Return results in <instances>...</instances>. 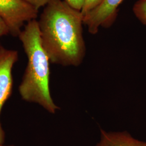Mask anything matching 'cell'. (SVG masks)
<instances>
[{"label":"cell","instance_id":"1","mask_svg":"<svg viewBox=\"0 0 146 146\" xmlns=\"http://www.w3.org/2000/svg\"><path fill=\"white\" fill-rule=\"evenodd\" d=\"M37 21L42 46L50 62L63 66H80L86 52L81 11L64 0H50Z\"/></svg>","mask_w":146,"mask_h":146},{"label":"cell","instance_id":"2","mask_svg":"<svg viewBox=\"0 0 146 146\" xmlns=\"http://www.w3.org/2000/svg\"><path fill=\"white\" fill-rule=\"evenodd\" d=\"M28 63L19 90L24 101L40 105L54 114L59 108L54 103L49 88L50 60L42 46L36 20L27 23L19 35Z\"/></svg>","mask_w":146,"mask_h":146},{"label":"cell","instance_id":"3","mask_svg":"<svg viewBox=\"0 0 146 146\" xmlns=\"http://www.w3.org/2000/svg\"><path fill=\"white\" fill-rule=\"evenodd\" d=\"M38 13V10L22 0H0V17L13 36H19L25 23L35 20Z\"/></svg>","mask_w":146,"mask_h":146},{"label":"cell","instance_id":"4","mask_svg":"<svg viewBox=\"0 0 146 146\" xmlns=\"http://www.w3.org/2000/svg\"><path fill=\"white\" fill-rule=\"evenodd\" d=\"M19 53L0 46V116L5 102L11 96L13 87V68L17 61ZM5 133L0 121V143H5Z\"/></svg>","mask_w":146,"mask_h":146},{"label":"cell","instance_id":"5","mask_svg":"<svg viewBox=\"0 0 146 146\" xmlns=\"http://www.w3.org/2000/svg\"><path fill=\"white\" fill-rule=\"evenodd\" d=\"M124 0H104L98 8L84 17V23L88 31L96 34L100 28H109L117 16L118 8Z\"/></svg>","mask_w":146,"mask_h":146},{"label":"cell","instance_id":"6","mask_svg":"<svg viewBox=\"0 0 146 146\" xmlns=\"http://www.w3.org/2000/svg\"><path fill=\"white\" fill-rule=\"evenodd\" d=\"M95 146H146V142L133 137L126 131H100V139Z\"/></svg>","mask_w":146,"mask_h":146},{"label":"cell","instance_id":"7","mask_svg":"<svg viewBox=\"0 0 146 146\" xmlns=\"http://www.w3.org/2000/svg\"><path fill=\"white\" fill-rule=\"evenodd\" d=\"M133 11L136 17L146 26V0H138L134 3Z\"/></svg>","mask_w":146,"mask_h":146},{"label":"cell","instance_id":"8","mask_svg":"<svg viewBox=\"0 0 146 146\" xmlns=\"http://www.w3.org/2000/svg\"><path fill=\"white\" fill-rule=\"evenodd\" d=\"M104 0H84L81 13L84 17L101 5Z\"/></svg>","mask_w":146,"mask_h":146},{"label":"cell","instance_id":"9","mask_svg":"<svg viewBox=\"0 0 146 146\" xmlns=\"http://www.w3.org/2000/svg\"><path fill=\"white\" fill-rule=\"evenodd\" d=\"M28 3L29 5L34 7L38 11L40 8L43 7H45L50 0H22Z\"/></svg>","mask_w":146,"mask_h":146},{"label":"cell","instance_id":"10","mask_svg":"<svg viewBox=\"0 0 146 146\" xmlns=\"http://www.w3.org/2000/svg\"><path fill=\"white\" fill-rule=\"evenodd\" d=\"M66 2L68 5L74 8L81 11L82 5L84 0H64Z\"/></svg>","mask_w":146,"mask_h":146},{"label":"cell","instance_id":"11","mask_svg":"<svg viewBox=\"0 0 146 146\" xmlns=\"http://www.w3.org/2000/svg\"><path fill=\"white\" fill-rule=\"evenodd\" d=\"M10 34L9 28L4 20L0 17V37Z\"/></svg>","mask_w":146,"mask_h":146},{"label":"cell","instance_id":"12","mask_svg":"<svg viewBox=\"0 0 146 146\" xmlns=\"http://www.w3.org/2000/svg\"><path fill=\"white\" fill-rule=\"evenodd\" d=\"M0 146H15L14 145H5L4 143H0Z\"/></svg>","mask_w":146,"mask_h":146}]
</instances>
